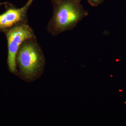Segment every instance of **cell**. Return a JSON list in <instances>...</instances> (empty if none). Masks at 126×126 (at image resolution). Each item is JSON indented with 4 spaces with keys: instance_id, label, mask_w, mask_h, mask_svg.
Returning <instances> with one entry per match:
<instances>
[{
    "instance_id": "6da1fadb",
    "label": "cell",
    "mask_w": 126,
    "mask_h": 126,
    "mask_svg": "<svg viewBox=\"0 0 126 126\" xmlns=\"http://www.w3.org/2000/svg\"><path fill=\"white\" fill-rule=\"evenodd\" d=\"M53 16L47 25L49 33L55 36L73 29L88 12L77 0H53Z\"/></svg>"
},
{
    "instance_id": "7a4b0ae2",
    "label": "cell",
    "mask_w": 126,
    "mask_h": 126,
    "mask_svg": "<svg viewBox=\"0 0 126 126\" xmlns=\"http://www.w3.org/2000/svg\"><path fill=\"white\" fill-rule=\"evenodd\" d=\"M20 73L27 80L36 78L45 64V57L36 38L30 39L20 46L16 58Z\"/></svg>"
},
{
    "instance_id": "3957f363",
    "label": "cell",
    "mask_w": 126,
    "mask_h": 126,
    "mask_svg": "<svg viewBox=\"0 0 126 126\" xmlns=\"http://www.w3.org/2000/svg\"><path fill=\"white\" fill-rule=\"evenodd\" d=\"M6 35L8 47L7 63L10 71L16 74L18 72L16 58L19 48L25 41L36 38V36L27 23L18 25L7 30Z\"/></svg>"
},
{
    "instance_id": "277c9868",
    "label": "cell",
    "mask_w": 126,
    "mask_h": 126,
    "mask_svg": "<svg viewBox=\"0 0 126 126\" xmlns=\"http://www.w3.org/2000/svg\"><path fill=\"white\" fill-rule=\"evenodd\" d=\"M33 0H29L19 9H10L0 15V29L8 30L16 26L27 23V14Z\"/></svg>"
},
{
    "instance_id": "5b68a950",
    "label": "cell",
    "mask_w": 126,
    "mask_h": 126,
    "mask_svg": "<svg viewBox=\"0 0 126 126\" xmlns=\"http://www.w3.org/2000/svg\"><path fill=\"white\" fill-rule=\"evenodd\" d=\"M79 2H81L82 0H77ZM104 0H88L89 4L92 6H97L101 4Z\"/></svg>"
},
{
    "instance_id": "8992f818",
    "label": "cell",
    "mask_w": 126,
    "mask_h": 126,
    "mask_svg": "<svg viewBox=\"0 0 126 126\" xmlns=\"http://www.w3.org/2000/svg\"><path fill=\"white\" fill-rule=\"evenodd\" d=\"M119 92H122V90H119Z\"/></svg>"
},
{
    "instance_id": "52a82bcc",
    "label": "cell",
    "mask_w": 126,
    "mask_h": 126,
    "mask_svg": "<svg viewBox=\"0 0 126 126\" xmlns=\"http://www.w3.org/2000/svg\"><path fill=\"white\" fill-rule=\"evenodd\" d=\"M1 4L0 3V5Z\"/></svg>"
}]
</instances>
